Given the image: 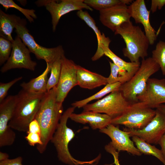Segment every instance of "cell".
Segmentation results:
<instances>
[{
    "label": "cell",
    "instance_id": "1",
    "mask_svg": "<svg viewBox=\"0 0 165 165\" xmlns=\"http://www.w3.org/2000/svg\"><path fill=\"white\" fill-rule=\"evenodd\" d=\"M63 110V104L57 101L56 86L45 94L35 119L38 122L41 129L42 144L36 147L40 153L45 151L57 129Z\"/></svg>",
    "mask_w": 165,
    "mask_h": 165
},
{
    "label": "cell",
    "instance_id": "2",
    "mask_svg": "<svg viewBox=\"0 0 165 165\" xmlns=\"http://www.w3.org/2000/svg\"><path fill=\"white\" fill-rule=\"evenodd\" d=\"M45 93L30 92L22 89L19 92L9 123L12 129L21 132H27L29 125L35 119Z\"/></svg>",
    "mask_w": 165,
    "mask_h": 165
},
{
    "label": "cell",
    "instance_id": "3",
    "mask_svg": "<svg viewBox=\"0 0 165 165\" xmlns=\"http://www.w3.org/2000/svg\"><path fill=\"white\" fill-rule=\"evenodd\" d=\"M114 34L120 35L123 38L126 45L123 49V54L131 62H139L140 58L148 56L149 42L139 26L134 25L130 20L120 26Z\"/></svg>",
    "mask_w": 165,
    "mask_h": 165
},
{
    "label": "cell",
    "instance_id": "4",
    "mask_svg": "<svg viewBox=\"0 0 165 165\" xmlns=\"http://www.w3.org/2000/svg\"><path fill=\"white\" fill-rule=\"evenodd\" d=\"M75 108L69 107L63 113L50 141L55 148L58 159L61 162L69 165H92L96 161L95 159L90 161L78 160L73 157L68 149L69 144L75 134L67 124Z\"/></svg>",
    "mask_w": 165,
    "mask_h": 165
},
{
    "label": "cell",
    "instance_id": "5",
    "mask_svg": "<svg viewBox=\"0 0 165 165\" xmlns=\"http://www.w3.org/2000/svg\"><path fill=\"white\" fill-rule=\"evenodd\" d=\"M160 69L151 57L142 59L137 72L130 80L121 84L119 90L130 104L139 101L138 98L145 91L148 80Z\"/></svg>",
    "mask_w": 165,
    "mask_h": 165
},
{
    "label": "cell",
    "instance_id": "6",
    "mask_svg": "<svg viewBox=\"0 0 165 165\" xmlns=\"http://www.w3.org/2000/svg\"><path fill=\"white\" fill-rule=\"evenodd\" d=\"M156 113V110L139 101L130 104L121 115L112 119L111 124L123 125L130 129H141L151 121Z\"/></svg>",
    "mask_w": 165,
    "mask_h": 165
},
{
    "label": "cell",
    "instance_id": "7",
    "mask_svg": "<svg viewBox=\"0 0 165 165\" xmlns=\"http://www.w3.org/2000/svg\"><path fill=\"white\" fill-rule=\"evenodd\" d=\"M26 24H20L15 28L17 35L22 40L29 50L34 54L38 60H43L50 65L64 55V50L62 46L47 48L38 44L34 37L30 33L26 27Z\"/></svg>",
    "mask_w": 165,
    "mask_h": 165
},
{
    "label": "cell",
    "instance_id": "8",
    "mask_svg": "<svg viewBox=\"0 0 165 165\" xmlns=\"http://www.w3.org/2000/svg\"><path fill=\"white\" fill-rule=\"evenodd\" d=\"M130 104L121 92L118 90L110 93L95 102L87 104L83 108V111L104 113L113 119L121 115Z\"/></svg>",
    "mask_w": 165,
    "mask_h": 165
},
{
    "label": "cell",
    "instance_id": "9",
    "mask_svg": "<svg viewBox=\"0 0 165 165\" xmlns=\"http://www.w3.org/2000/svg\"><path fill=\"white\" fill-rule=\"evenodd\" d=\"M84 0H42L35 2L38 6H45L51 15L52 28L55 31L59 20L63 15L71 12L83 9H93L84 2Z\"/></svg>",
    "mask_w": 165,
    "mask_h": 165
},
{
    "label": "cell",
    "instance_id": "10",
    "mask_svg": "<svg viewBox=\"0 0 165 165\" xmlns=\"http://www.w3.org/2000/svg\"><path fill=\"white\" fill-rule=\"evenodd\" d=\"M18 98L17 94L9 95L0 103V147L13 145L16 134L9 126Z\"/></svg>",
    "mask_w": 165,
    "mask_h": 165
},
{
    "label": "cell",
    "instance_id": "11",
    "mask_svg": "<svg viewBox=\"0 0 165 165\" xmlns=\"http://www.w3.org/2000/svg\"><path fill=\"white\" fill-rule=\"evenodd\" d=\"M13 48L10 55L0 69L2 73L13 69L24 68L35 70L37 63L31 58L29 49L17 35L12 42Z\"/></svg>",
    "mask_w": 165,
    "mask_h": 165
},
{
    "label": "cell",
    "instance_id": "12",
    "mask_svg": "<svg viewBox=\"0 0 165 165\" xmlns=\"http://www.w3.org/2000/svg\"><path fill=\"white\" fill-rule=\"evenodd\" d=\"M155 116L144 128L141 129H130L124 130L129 131L130 137L136 136L150 144H158L165 133V114L156 108Z\"/></svg>",
    "mask_w": 165,
    "mask_h": 165
},
{
    "label": "cell",
    "instance_id": "13",
    "mask_svg": "<svg viewBox=\"0 0 165 165\" xmlns=\"http://www.w3.org/2000/svg\"><path fill=\"white\" fill-rule=\"evenodd\" d=\"M77 85V65L64 55L62 58L61 75L56 86L57 101L63 104L69 92Z\"/></svg>",
    "mask_w": 165,
    "mask_h": 165
},
{
    "label": "cell",
    "instance_id": "14",
    "mask_svg": "<svg viewBox=\"0 0 165 165\" xmlns=\"http://www.w3.org/2000/svg\"><path fill=\"white\" fill-rule=\"evenodd\" d=\"M99 131L107 135L110 138L111 143L117 151H126L133 155L138 156L142 154L130 139L129 131L121 130L112 124L99 130Z\"/></svg>",
    "mask_w": 165,
    "mask_h": 165
},
{
    "label": "cell",
    "instance_id": "15",
    "mask_svg": "<svg viewBox=\"0 0 165 165\" xmlns=\"http://www.w3.org/2000/svg\"><path fill=\"white\" fill-rule=\"evenodd\" d=\"M131 17L128 7L123 3L99 11L101 22L114 32L122 24L130 21Z\"/></svg>",
    "mask_w": 165,
    "mask_h": 165
},
{
    "label": "cell",
    "instance_id": "16",
    "mask_svg": "<svg viewBox=\"0 0 165 165\" xmlns=\"http://www.w3.org/2000/svg\"><path fill=\"white\" fill-rule=\"evenodd\" d=\"M138 100L153 109L165 103V79L150 78L145 93Z\"/></svg>",
    "mask_w": 165,
    "mask_h": 165
},
{
    "label": "cell",
    "instance_id": "17",
    "mask_svg": "<svg viewBox=\"0 0 165 165\" xmlns=\"http://www.w3.org/2000/svg\"><path fill=\"white\" fill-rule=\"evenodd\" d=\"M128 7L131 17L134 19L136 23H140L143 25L150 45H153L157 38L156 31L150 24V11L147 9L145 1L136 0Z\"/></svg>",
    "mask_w": 165,
    "mask_h": 165
},
{
    "label": "cell",
    "instance_id": "18",
    "mask_svg": "<svg viewBox=\"0 0 165 165\" xmlns=\"http://www.w3.org/2000/svg\"><path fill=\"white\" fill-rule=\"evenodd\" d=\"M69 118L82 124H88L92 129L101 130L111 124L112 119L108 115L92 111H83L80 114L72 113Z\"/></svg>",
    "mask_w": 165,
    "mask_h": 165
},
{
    "label": "cell",
    "instance_id": "19",
    "mask_svg": "<svg viewBox=\"0 0 165 165\" xmlns=\"http://www.w3.org/2000/svg\"><path fill=\"white\" fill-rule=\"evenodd\" d=\"M77 85L81 88L92 90L108 84L107 77L92 72L77 65Z\"/></svg>",
    "mask_w": 165,
    "mask_h": 165
},
{
    "label": "cell",
    "instance_id": "20",
    "mask_svg": "<svg viewBox=\"0 0 165 165\" xmlns=\"http://www.w3.org/2000/svg\"><path fill=\"white\" fill-rule=\"evenodd\" d=\"M110 42L101 44L94 54L95 57L100 59L104 55L110 58L114 64L122 69L127 72L132 77L138 70L140 66V62H127L115 54L109 48Z\"/></svg>",
    "mask_w": 165,
    "mask_h": 165
},
{
    "label": "cell",
    "instance_id": "21",
    "mask_svg": "<svg viewBox=\"0 0 165 165\" xmlns=\"http://www.w3.org/2000/svg\"><path fill=\"white\" fill-rule=\"evenodd\" d=\"M20 24H27L26 20L15 14L6 13L0 9V36L12 42L13 29Z\"/></svg>",
    "mask_w": 165,
    "mask_h": 165
},
{
    "label": "cell",
    "instance_id": "22",
    "mask_svg": "<svg viewBox=\"0 0 165 165\" xmlns=\"http://www.w3.org/2000/svg\"><path fill=\"white\" fill-rule=\"evenodd\" d=\"M51 65L46 63V67L43 73L28 82H23L20 84L22 90L30 92L45 93L47 92V75L50 72Z\"/></svg>",
    "mask_w": 165,
    "mask_h": 165
},
{
    "label": "cell",
    "instance_id": "23",
    "mask_svg": "<svg viewBox=\"0 0 165 165\" xmlns=\"http://www.w3.org/2000/svg\"><path fill=\"white\" fill-rule=\"evenodd\" d=\"M132 141L136 147L142 154L152 155L158 159L163 165H165V160L160 149L149 144L136 136L132 137Z\"/></svg>",
    "mask_w": 165,
    "mask_h": 165
},
{
    "label": "cell",
    "instance_id": "24",
    "mask_svg": "<svg viewBox=\"0 0 165 165\" xmlns=\"http://www.w3.org/2000/svg\"><path fill=\"white\" fill-rule=\"evenodd\" d=\"M122 84L119 82L112 84H107L104 87L94 94L85 99L75 101L72 103L71 105L72 106L75 108H83L92 101L99 99L108 94L119 90Z\"/></svg>",
    "mask_w": 165,
    "mask_h": 165
},
{
    "label": "cell",
    "instance_id": "25",
    "mask_svg": "<svg viewBox=\"0 0 165 165\" xmlns=\"http://www.w3.org/2000/svg\"><path fill=\"white\" fill-rule=\"evenodd\" d=\"M78 16L83 20L88 26L90 28L96 35L97 41V48H99L102 43L108 38L104 33L101 34L100 30L96 25L94 19L88 12L82 10L78 11L76 13Z\"/></svg>",
    "mask_w": 165,
    "mask_h": 165
},
{
    "label": "cell",
    "instance_id": "26",
    "mask_svg": "<svg viewBox=\"0 0 165 165\" xmlns=\"http://www.w3.org/2000/svg\"><path fill=\"white\" fill-rule=\"evenodd\" d=\"M111 72L107 77L108 84L119 82L122 84L128 81L132 76L127 72L122 69L113 62H109Z\"/></svg>",
    "mask_w": 165,
    "mask_h": 165
},
{
    "label": "cell",
    "instance_id": "27",
    "mask_svg": "<svg viewBox=\"0 0 165 165\" xmlns=\"http://www.w3.org/2000/svg\"><path fill=\"white\" fill-rule=\"evenodd\" d=\"M153 59L160 66L163 75L165 76V41L160 40L152 51Z\"/></svg>",
    "mask_w": 165,
    "mask_h": 165
},
{
    "label": "cell",
    "instance_id": "28",
    "mask_svg": "<svg viewBox=\"0 0 165 165\" xmlns=\"http://www.w3.org/2000/svg\"><path fill=\"white\" fill-rule=\"evenodd\" d=\"M62 58L51 65L50 75L47 84V92L57 86L58 83L61 73Z\"/></svg>",
    "mask_w": 165,
    "mask_h": 165
},
{
    "label": "cell",
    "instance_id": "29",
    "mask_svg": "<svg viewBox=\"0 0 165 165\" xmlns=\"http://www.w3.org/2000/svg\"><path fill=\"white\" fill-rule=\"evenodd\" d=\"M0 4L6 11L10 8H13L19 10L31 23L33 22L34 19L37 18L34 10L24 9L18 5L12 0H0Z\"/></svg>",
    "mask_w": 165,
    "mask_h": 165
},
{
    "label": "cell",
    "instance_id": "30",
    "mask_svg": "<svg viewBox=\"0 0 165 165\" xmlns=\"http://www.w3.org/2000/svg\"><path fill=\"white\" fill-rule=\"evenodd\" d=\"M84 2L92 9L99 11L122 3L125 4L124 0H84Z\"/></svg>",
    "mask_w": 165,
    "mask_h": 165
},
{
    "label": "cell",
    "instance_id": "31",
    "mask_svg": "<svg viewBox=\"0 0 165 165\" xmlns=\"http://www.w3.org/2000/svg\"><path fill=\"white\" fill-rule=\"evenodd\" d=\"M13 48L12 42L2 37H0V65L4 64L9 59Z\"/></svg>",
    "mask_w": 165,
    "mask_h": 165
},
{
    "label": "cell",
    "instance_id": "32",
    "mask_svg": "<svg viewBox=\"0 0 165 165\" xmlns=\"http://www.w3.org/2000/svg\"><path fill=\"white\" fill-rule=\"evenodd\" d=\"M22 78V76H20L7 83H0V103L6 98L8 91L11 87Z\"/></svg>",
    "mask_w": 165,
    "mask_h": 165
},
{
    "label": "cell",
    "instance_id": "33",
    "mask_svg": "<svg viewBox=\"0 0 165 165\" xmlns=\"http://www.w3.org/2000/svg\"><path fill=\"white\" fill-rule=\"evenodd\" d=\"M25 138L28 144L32 146H41L42 144L41 134L38 133H27Z\"/></svg>",
    "mask_w": 165,
    "mask_h": 165
},
{
    "label": "cell",
    "instance_id": "34",
    "mask_svg": "<svg viewBox=\"0 0 165 165\" xmlns=\"http://www.w3.org/2000/svg\"><path fill=\"white\" fill-rule=\"evenodd\" d=\"M106 151L112 154L114 158V163L115 165H120L119 160V152L113 147L110 142L105 147Z\"/></svg>",
    "mask_w": 165,
    "mask_h": 165
},
{
    "label": "cell",
    "instance_id": "35",
    "mask_svg": "<svg viewBox=\"0 0 165 165\" xmlns=\"http://www.w3.org/2000/svg\"><path fill=\"white\" fill-rule=\"evenodd\" d=\"M38 133L41 134V131L39 124L35 119L33 120L29 124L27 133Z\"/></svg>",
    "mask_w": 165,
    "mask_h": 165
},
{
    "label": "cell",
    "instance_id": "36",
    "mask_svg": "<svg viewBox=\"0 0 165 165\" xmlns=\"http://www.w3.org/2000/svg\"><path fill=\"white\" fill-rule=\"evenodd\" d=\"M22 158L18 156L13 159H8L6 160L0 161V165H23Z\"/></svg>",
    "mask_w": 165,
    "mask_h": 165
},
{
    "label": "cell",
    "instance_id": "37",
    "mask_svg": "<svg viewBox=\"0 0 165 165\" xmlns=\"http://www.w3.org/2000/svg\"><path fill=\"white\" fill-rule=\"evenodd\" d=\"M165 5V0H152L150 11L152 13L161 9Z\"/></svg>",
    "mask_w": 165,
    "mask_h": 165
},
{
    "label": "cell",
    "instance_id": "38",
    "mask_svg": "<svg viewBox=\"0 0 165 165\" xmlns=\"http://www.w3.org/2000/svg\"><path fill=\"white\" fill-rule=\"evenodd\" d=\"M158 144L161 147L160 150L165 160V133L160 138Z\"/></svg>",
    "mask_w": 165,
    "mask_h": 165
},
{
    "label": "cell",
    "instance_id": "39",
    "mask_svg": "<svg viewBox=\"0 0 165 165\" xmlns=\"http://www.w3.org/2000/svg\"><path fill=\"white\" fill-rule=\"evenodd\" d=\"M9 155L5 152H0V161L6 160L9 158Z\"/></svg>",
    "mask_w": 165,
    "mask_h": 165
},
{
    "label": "cell",
    "instance_id": "40",
    "mask_svg": "<svg viewBox=\"0 0 165 165\" xmlns=\"http://www.w3.org/2000/svg\"><path fill=\"white\" fill-rule=\"evenodd\" d=\"M156 108L158 109L165 114V104H162L158 106Z\"/></svg>",
    "mask_w": 165,
    "mask_h": 165
}]
</instances>
